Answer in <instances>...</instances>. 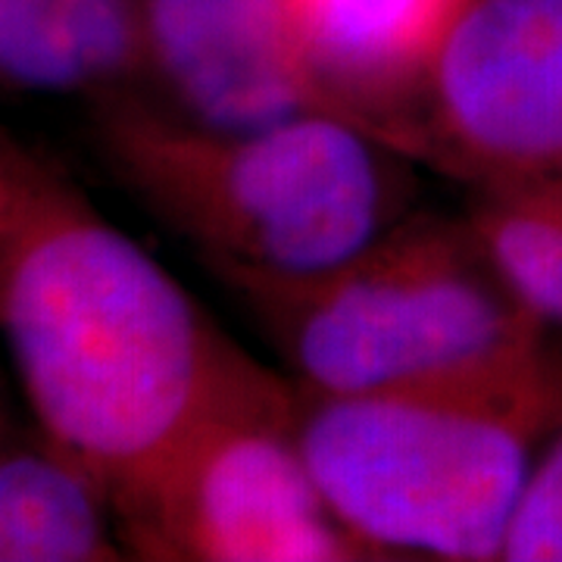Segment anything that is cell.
<instances>
[{"label":"cell","mask_w":562,"mask_h":562,"mask_svg":"<svg viewBox=\"0 0 562 562\" xmlns=\"http://www.w3.org/2000/svg\"><path fill=\"white\" fill-rule=\"evenodd\" d=\"M0 335L44 443L113 509L254 366L140 244L60 184L0 244Z\"/></svg>","instance_id":"1"},{"label":"cell","mask_w":562,"mask_h":562,"mask_svg":"<svg viewBox=\"0 0 562 562\" xmlns=\"http://www.w3.org/2000/svg\"><path fill=\"white\" fill-rule=\"evenodd\" d=\"M297 441L338 522L379 560H503L535 469L562 425L547 347L347 394H297Z\"/></svg>","instance_id":"2"},{"label":"cell","mask_w":562,"mask_h":562,"mask_svg":"<svg viewBox=\"0 0 562 562\" xmlns=\"http://www.w3.org/2000/svg\"><path fill=\"white\" fill-rule=\"evenodd\" d=\"M103 144L144 206L213 269L313 276L394 220L397 150L335 116L213 128L120 106Z\"/></svg>","instance_id":"3"},{"label":"cell","mask_w":562,"mask_h":562,"mask_svg":"<svg viewBox=\"0 0 562 562\" xmlns=\"http://www.w3.org/2000/svg\"><path fill=\"white\" fill-rule=\"evenodd\" d=\"M310 394L428 379L543 344L469 222L391 225L313 276L216 269Z\"/></svg>","instance_id":"4"},{"label":"cell","mask_w":562,"mask_h":562,"mask_svg":"<svg viewBox=\"0 0 562 562\" xmlns=\"http://www.w3.org/2000/svg\"><path fill=\"white\" fill-rule=\"evenodd\" d=\"M297 391L254 362L116 509L147 560H379L331 513L297 441Z\"/></svg>","instance_id":"5"},{"label":"cell","mask_w":562,"mask_h":562,"mask_svg":"<svg viewBox=\"0 0 562 562\" xmlns=\"http://www.w3.org/2000/svg\"><path fill=\"white\" fill-rule=\"evenodd\" d=\"M425 94L431 150L487 184L562 176V0H469Z\"/></svg>","instance_id":"6"},{"label":"cell","mask_w":562,"mask_h":562,"mask_svg":"<svg viewBox=\"0 0 562 562\" xmlns=\"http://www.w3.org/2000/svg\"><path fill=\"white\" fill-rule=\"evenodd\" d=\"M144 69L166 85L184 120L201 125L262 128L335 116L403 154L384 128L319 79L288 0H147Z\"/></svg>","instance_id":"7"},{"label":"cell","mask_w":562,"mask_h":562,"mask_svg":"<svg viewBox=\"0 0 562 562\" xmlns=\"http://www.w3.org/2000/svg\"><path fill=\"white\" fill-rule=\"evenodd\" d=\"M469 0H288L303 50L319 79L384 128L403 154L425 140L391 120V106L422 91L438 50Z\"/></svg>","instance_id":"8"},{"label":"cell","mask_w":562,"mask_h":562,"mask_svg":"<svg viewBox=\"0 0 562 562\" xmlns=\"http://www.w3.org/2000/svg\"><path fill=\"white\" fill-rule=\"evenodd\" d=\"M147 0H0V81L101 91L144 69Z\"/></svg>","instance_id":"9"},{"label":"cell","mask_w":562,"mask_h":562,"mask_svg":"<svg viewBox=\"0 0 562 562\" xmlns=\"http://www.w3.org/2000/svg\"><path fill=\"white\" fill-rule=\"evenodd\" d=\"M113 503L79 462L50 443L0 450V562H113Z\"/></svg>","instance_id":"10"},{"label":"cell","mask_w":562,"mask_h":562,"mask_svg":"<svg viewBox=\"0 0 562 562\" xmlns=\"http://www.w3.org/2000/svg\"><path fill=\"white\" fill-rule=\"evenodd\" d=\"M469 228L509 294L562 325V176L487 184Z\"/></svg>","instance_id":"11"},{"label":"cell","mask_w":562,"mask_h":562,"mask_svg":"<svg viewBox=\"0 0 562 562\" xmlns=\"http://www.w3.org/2000/svg\"><path fill=\"white\" fill-rule=\"evenodd\" d=\"M503 560L562 562V428L525 484Z\"/></svg>","instance_id":"12"},{"label":"cell","mask_w":562,"mask_h":562,"mask_svg":"<svg viewBox=\"0 0 562 562\" xmlns=\"http://www.w3.org/2000/svg\"><path fill=\"white\" fill-rule=\"evenodd\" d=\"M57 181L47 179L35 162H29L13 147L0 140V244L13 238Z\"/></svg>","instance_id":"13"},{"label":"cell","mask_w":562,"mask_h":562,"mask_svg":"<svg viewBox=\"0 0 562 562\" xmlns=\"http://www.w3.org/2000/svg\"><path fill=\"white\" fill-rule=\"evenodd\" d=\"M0 438H3V403H0Z\"/></svg>","instance_id":"14"}]
</instances>
